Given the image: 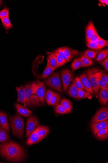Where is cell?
Returning a JSON list of instances; mask_svg holds the SVG:
<instances>
[{"instance_id":"12","label":"cell","mask_w":108,"mask_h":163,"mask_svg":"<svg viewBox=\"0 0 108 163\" xmlns=\"http://www.w3.org/2000/svg\"><path fill=\"white\" fill-rule=\"evenodd\" d=\"M0 126L9 133H10L8 117L3 111L0 110Z\"/></svg>"},{"instance_id":"20","label":"cell","mask_w":108,"mask_h":163,"mask_svg":"<svg viewBox=\"0 0 108 163\" xmlns=\"http://www.w3.org/2000/svg\"><path fill=\"white\" fill-rule=\"evenodd\" d=\"M62 49L65 55L70 60L78 54V52L76 50H72L69 48L63 47L62 48Z\"/></svg>"},{"instance_id":"26","label":"cell","mask_w":108,"mask_h":163,"mask_svg":"<svg viewBox=\"0 0 108 163\" xmlns=\"http://www.w3.org/2000/svg\"><path fill=\"white\" fill-rule=\"evenodd\" d=\"M61 98V94L56 92H53V96L50 101V105L54 106L57 105L59 104V102Z\"/></svg>"},{"instance_id":"32","label":"cell","mask_w":108,"mask_h":163,"mask_svg":"<svg viewBox=\"0 0 108 163\" xmlns=\"http://www.w3.org/2000/svg\"><path fill=\"white\" fill-rule=\"evenodd\" d=\"M55 56L57 61L58 65L59 67L62 66L65 64L67 62L56 51L53 53Z\"/></svg>"},{"instance_id":"16","label":"cell","mask_w":108,"mask_h":163,"mask_svg":"<svg viewBox=\"0 0 108 163\" xmlns=\"http://www.w3.org/2000/svg\"><path fill=\"white\" fill-rule=\"evenodd\" d=\"M15 107L18 113L21 115L26 117H29L32 114V112L30 110L25 108L24 106L20 104H16Z\"/></svg>"},{"instance_id":"22","label":"cell","mask_w":108,"mask_h":163,"mask_svg":"<svg viewBox=\"0 0 108 163\" xmlns=\"http://www.w3.org/2000/svg\"><path fill=\"white\" fill-rule=\"evenodd\" d=\"M96 138L99 140L106 139L108 137V129H103L99 130L96 135Z\"/></svg>"},{"instance_id":"39","label":"cell","mask_w":108,"mask_h":163,"mask_svg":"<svg viewBox=\"0 0 108 163\" xmlns=\"http://www.w3.org/2000/svg\"><path fill=\"white\" fill-rule=\"evenodd\" d=\"M101 38L97 32L96 31L93 36L87 41V42L97 43Z\"/></svg>"},{"instance_id":"38","label":"cell","mask_w":108,"mask_h":163,"mask_svg":"<svg viewBox=\"0 0 108 163\" xmlns=\"http://www.w3.org/2000/svg\"><path fill=\"white\" fill-rule=\"evenodd\" d=\"M10 9L6 5L5 6L3 9L0 11V19H1L6 17H9Z\"/></svg>"},{"instance_id":"45","label":"cell","mask_w":108,"mask_h":163,"mask_svg":"<svg viewBox=\"0 0 108 163\" xmlns=\"http://www.w3.org/2000/svg\"><path fill=\"white\" fill-rule=\"evenodd\" d=\"M100 64L104 66L106 70L108 71V58L100 61Z\"/></svg>"},{"instance_id":"30","label":"cell","mask_w":108,"mask_h":163,"mask_svg":"<svg viewBox=\"0 0 108 163\" xmlns=\"http://www.w3.org/2000/svg\"><path fill=\"white\" fill-rule=\"evenodd\" d=\"M2 23L6 30H8L13 29V26L10 20L9 17H6L1 19Z\"/></svg>"},{"instance_id":"35","label":"cell","mask_w":108,"mask_h":163,"mask_svg":"<svg viewBox=\"0 0 108 163\" xmlns=\"http://www.w3.org/2000/svg\"><path fill=\"white\" fill-rule=\"evenodd\" d=\"M108 55V50L107 49H106L104 50H102V51H100L95 61H100L107 57Z\"/></svg>"},{"instance_id":"48","label":"cell","mask_w":108,"mask_h":163,"mask_svg":"<svg viewBox=\"0 0 108 163\" xmlns=\"http://www.w3.org/2000/svg\"><path fill=\"white\" fill-rule=\"evenodd\" d=\"M3 1H1L0 0V6L2 4Z\"/></svg>"},{"instance_id":"13","label":"cell","mask_w":108,"mask_h":163,"mask_svg":"<svg viewBox=\"0 0 108 163\" xmlns=\"http://www.w3.org/2000/svg\"><path fill=\"white\" fill-rule=\"evenodd\" d=\"M42 139L40 137L37 133L35 129L30 135L28 137L27 144L28 145H30L38 143L42 141Z\"/></svg>"},{"instance_id":"25","label":"cell","mask_w":108,"mask_h":163,"mask_svg":"<svg viewBox=\"0 0 108 163\" xmlns=\"http://www.w3.org/2000/svg\"><path fill=\"white\" fill-rule=\"evenodd\" d=\"M26 105L27 106L40 105L39 100L35 95H32L28 99Z\"/></svg>"},{"instance_id":"6","label":"cell","mask_w":108,"mask_h":163,"mask_svg":"<svg viewBox=\"0 0 108 163\" xmlns=\"http://www.w3.org/2000/svg\"><path fill=\"white\" fill-rule=\"evenodd\" d=\"M38 88V84L35 82L28 84L24 87L25 99L24 105L25 107L27 106V102L28 99L31 95L35 94Z\"/></svg>"},{"instance_id":"17","label":"cell","mask_w":108,"mask_h":163,"mask_svg":"<svg viewBox=\"0 0 108 163\" xmlns=\"http://www.w3.org/2000/svg\"><path fill=\"white\" fill-rule=\"evenodd\" d=\"M99 101L102 105H106L107 104L108 101V91L107 90L101 88Z\"/></svg>"},{"instance_id":"15","label":"cell","mask_w":108,"mask_h":163,"mask_svg":"<svg viewBox=\"0 0 108 163\" xmlns=\"http://www.w3.org/2000/svg\"><path fill=\"white\" fill-rule=\"evenodd\" d=\"M39 136L42 140L46 138L49 133V128L46 126L39 125L35 129Z\"/></svg>"},{"instance_id":"5","label":"cell","mask_w":108,"mask_h":163,"mask_svg":"<svg viewBox=\"0 0 108 163\" xmlns=\"http://www.w3.org/2000/svg\"><path fill=\"white\" fill-rule=\"evenodd\" d=\"M61 75L63 90L65 92L67 91L71 82L74 79L73 73L69 69H65L61 71Z\"/></svg>"},{"instance_id":"1","label":"cell","mask_w":108,"mask_h":163,"mask_svg":"<svg viewBox=\"0 0 108 163\" xmlns=\"http://www.w3.org/2000/svg\"><path fill=\"white\" fill-rule=\"evenodd\" d=\"M0 154L7 160L14 162L23 160L25 156L24 149L13 141L0 144Z\"/></svg>"},{"instance_id":"28","label":"cell","mask_w":108,"mask_h":163,"mask_svg":"<svg viewBox=\"0 0 108 163\" xmlns=\"http://www.w3.org/2000/svg\"><path fill=\"white\" fill-rule=\"evenodd\" d=\"M61 104L64 107L68 113H71L72 109V105L69 99L65 98L62 99Z\"/></svg>"},{"instance_id":"33","label":"cell","mask_w":108,"mask_h":163,"mask_svg":"<svg viewBox=\"0 0 108 163\" xmlns=\"http://www.w3.org/2000/svg\"><path fill=\"white\" fill-rule=\"evenodd\" d=\"M96 77L108 84V75L105 72L100 70L96 73Z\"/></svg>"},{"instance_id":"7","label":"cell","mask_w":108,"mask_h":163,"mask_svg":"<svg viewBox=\"0 0 108 163\" xmlns=\"http://www.w3.org/2000/svg\"><path fill=\"white\" fill-rule=\"evenodd\" d=\"M108 119V110L106 107H103L96 112L93 117L91 122H98L103 121L107 120Z\"/></svg>"},{"instance_id":"41","label":"cell","mask_w":108,"mask_h":163,"mask_svg":"<svg viewBox=\"0 0 108 163\" xmlns=\"http://www.w3.org/2000/svg\"><path fill=\"white\" fill-rule=\"evenodd\" d=\"M97 78L98 85L99 88L107 90L108 91V84H107L105 82L102 81L99 78Z\"/></svg>"},{"instance_id":"34","label":"cell","mask_w":108,"mask_h":163,"mask_svg":"<svg viewBox=\"0 0 108 163\" xmlns=\"http://www.w3.org/2000/svg\"><path fill=\"white\" fill-rule=\"evenodd\" d=\"M54 111L56 113L59 114H65L69 113L61 104H58L56 105L54 109Z\"/></svg>"},{"instance_id":"19","label":"cell","mask_w":108,"mask_h":163,"mask_svg":"<svg viewBox=\"0 0 108 163\" xmlns=\"http://www.w3.org/2000/svg\"><path fill=\"white\" fill-rule=\"evenodd\" d=\"M47 63L54 70L59 68L57 61L53 53H51L48 56Z\"/></svg>"},{"instance_id":"44","label":"cell","mask_w":108,"mask_h":163,"mask_svg":"<svg viewBox=\"0 0 108 163\" xmlns=\"http://www.w3.org/2000/svg\"><path fill=\"white\" fill-rule=\"evenodd\" d=\"M99 46L100 47L104 48L105 47H108V41L105 40L101 38L97 42Z\"/></svg>"},{"instance_id":"21","label":"cell","mask_w":108,"mask_h":163,"mask_svg":"<svg viewBox=\"0 0 108 163\" xmlns=\"http://www.w3.org/2000/svg\"><path fill=\"white\" fill-rule=\"evenodd\" d=\"M78 88L76 87L75 84L73 83L68 91V93L73 98L79 99L77 95Z\"/></svg>"},{"instance_id":"4","label":"cell","mask_w":108,"mask_h":163,"mask_svg":"<svg viewBox=\"0 0 108 163\" xmlns=\"http://www.w3.org/2000/svg\"><path fill=\"white\" fill-rule=\"evenodd\" d=\"M99 71V69L92 68L88 70L86 72V75L89 81L94 93L96 95L98 94L99 87L98 85L96 74Z\"/></svg>"},{"instance_id":"14","label":"cell","mask_w":108,"mask_h":163,"mask_svg":"<svg viewBox=\"0 0 108 163\" xmlns=\"http://www.w3.org/2000/svg\"><path fill=\"white\" fill-rule=\"evenodd\" d=\"M96 31H97L94 26L92 21H90L87 26L86 30H85L87 42L93 36Z\"/></svg>"},{"instance_id":"10","label":"cell","mask_w":108,"mask_h":163,"mask_svg":"<svg viewBox=\"0 0 108 163\" xmlns=\"http://www.w3.org/2000/svg\"><path fill=\"white\" fill-rule=\"evenodd\" d=\"M39 85L37 91L35 94L38 98L40 102L42 105H44V96L46 93V88L44 84L42 82H37Z\"/></svg>"},{"instance_id":"2","label":"cell","mask_w":108,"mask_h":163,"mask_svg":"<svg viewBox=\"0 0 108 163\" xmlns=\"http://www.w3.org/2000/svg\"><path fill=\"white\" fill-rule=\"evenodd\" d=\"M9 120L11 129L14 135L21 137L24 131V122L23 118L18 114L14 116H10Z\"/></svg>"},{"instance_id":"24","label":"cell","mask_w":108,"mask_h":163,"mask_svg":"<svg viewBox=\"0 0 108 163\" xmlns=\"http://www.w3.org/2000/svg\"><path fill=\"white\" fill-rule=\"evenodd\" d=\"M54 70L47 63V66L40 77V79H45L47 78Z\"/></svg>"},{"instance_id":"8","label":"cell","mask_w":108,"mask_h":163,"mask_svg":"<svg viewBox=\"0 0 108 163\" xmlns=\"http://www.w3.org/2000/svg\"><path fill=\"white\" fill-rule=\"evenodd\" d=\"M39 121L35 116H33L28 119L26 125V137H27L38 125Z\"/></svg>"},{"instance_id":"47","label":"cell","mask_w":108,"mask_h":163,"mask_svg":"<svg viewBox=\"0 0 108 163\" xmlns=\"http://www.w3.org/2000/svg\"><path fill=\"white\" fill-rule=\"evenodd\" d=\"M105 4L106 5H108V0H105Z\"/></svg>"},{"instance_id":"40","label":"cell","mask_w":108,"mask_h":163,"mask_svg":"<svg viewBox=\"0 0 108 163\" xmlns=\"http://www.w3.org/2000/svg\"><path fill=\"white\" fill-rule=\"evenodd\" d=\"M78 89H84L83 84L79 77L77 76L73 81Z\"/></svg>"},{"instance_id":"43","label":"cell","mask_w":108,"mask_h":163,"mask_svg":"<svg viewBox=\"0 0 108 163\" xmlns=\"http://www.w3.org/2000/svg\"><path fill=\"white\" fill-rule=\"evenodd\" d=\"M57 52L62 58H63L67 62H69L71 61L69 58H68L66 56L63 50H62V48H59L57 50H56Z\"/></svg>"},{"instance_id":"23","label":"cell","mask_w":108,"mask_h":163,"mask_svg":"<svg viewBox=\"0 0 108 163\" xmlns=\"http://www.w3.org/2000/svg\"><path fill=\"white\" fill-rule=\"evenodd\" d=\"M83 63L82 67H87L92 66L94 64L92 59L89 58L87 56L82 54L80 57Z\"/></svg>"},{"instance_id":"18","label":"cell","mask_w":108,"mask_h":163,"mask_svg":"<svg viewBox=\"0 0 108 163\" xmlns=\"http://www.w3.org/2000/svg\"><path fill=\"white\" fill-rule=\"evenodd\" d=\"M17 92L18 93V98L17 102L24 104L25 99L24 88L22 85L15 88Z\"/></svg>"},{"instance_id":"36","label":"cell","mask_w":108,"mask_h":163,"mask_svg":"<svg viewBox=\"0 0 108 163\" xmlns=\"http://www.w3.org/2000/svg\"><path fill=\"white\" fill-rule=\"evenodd\" d=\"M53 92L50 89L48 90L45 93L44 96V100L48 105H50V101L52 98Z\"/></svg>"},{"instance_id":"11","label":"cell","mask_w":108,"mask_h":163,"mask_svg":"<svg viewBox=\"0 0 108 163\" xmlns=\"http://www.w3.org/2000/svg\"><path fill=\"white\" fill-rule=\"evenodd\" d=\"M79 78L82 82L84 88V89L86 90V91L91 94L94 95V92L93 88L86 74H83L79 76Z\"/></svg>"},{"instance_id":"37","label":"cell","mask_w":108,"mask_h":163,"mask_svg":"<svg viewBox=\"0 0 108 163\" xmlns=\"http://www.w3.org/2000/svg\"><path fill=\"white\" fill-rule=\"evenodd\" d=\"M99 51H94L91 50H88L84 53V54L92 59H95Z\"/></svg>"},{"instance_id":"29","label":"cell","mask_w":108,"mask_h":163,"mask_svg":"<svg viewBox=\"0 0 108 163\" xmlns=\"http://www.w3.org/2000/svg\"><path fill=\"white\" fill-rule=\"evenodd\" d=\"M9 138V136L6 131L0 126V143L6 141Z\"/></svg>"},{"instance_id":"31","label":"cell","mask_w":108,"mask_h":163,"mask_svg":"<svg viewBox=\"0 0 108 163\" xmlns=\"http://www.w3.org/2000/svg\"><path fill=\"white\" fill-rule=\"evenodd\" d=\"M77 95L78 98L80 99L88 98L91 97V94L86 91H85L82 89H78Z\"/></svg>"},{"instance_id":"27","label":"cell","mask_w":108,"mask_h":163,"mask_svg":"<svg viewBox=\"0 0 108 163\" xmlns=\"http://www.w3.org/2000/svg\"><path fill=\"white\" fill-rule=\"evenodd\" d=\"M83 63L80 58H77L73 62L71 67L73 71H75L78 69L82 67Z\"/></svg>"},{"instance_id":"46","label":"cell","mask_w":108,"mask_h":163,"mask_svg":"<svg viewBox=\"0 0 108 163\" xmlns=\"http://www.w3.org/2000/svg\"><path fill=\"white\" fill-rule=\"evenodd\" d=\"M99 1L102 4H105V0H100V1Z\"/></svg>"},{"instance_id":"9","label":"cell","mask_w":108,"mask_h":163,"mask_svg":"<svg viewBox=\"0 0 108 163\" xmlns=\"http://www.w3.org/2000/svg\"><path fill=\"white\" fill-rule=\"evenodd\" d=\"M91 128L94 135L95 136L96 133L101 129H108V120L103 121L92 122Z\"/></svg>"},{"instance_id":"49","label":"cell","mask_w":108,"mask_h":163,"mask_svg":"<svg viewBox=\"0 0 108 163\" xmlns=\"http://www.w3.org/2000/svg\"><path fill=\"white\" fill-rule=\"evenodd\" d=\"M0 163H2V162H0Z\"/></svg>"},{"instance_id":"42","label":"cell","mask_w":108,"mask_h":163,"mask_svg":"<svg viewBox=\"0 0 108 163\" xmlns=\"http://www.w3.org/2000/svg\"><path fill=\"white\" fill-rule=\"evenodd\" d=\"M87 46L95 50H98L104 48L99 46L97 43H87Z\"/></svg>"},{"instance_id":"3","label":"cell","mask_w":108,"mask_h":163,"mask_svg":"<svg viewBox=\"0 0 108 163\" xmlns=\"http://www.w3.org/2000/svg\"><path fill=\"white\" fill-rule=\"evenodd\" d=\"M43 82L47 86L56 90L61 93H63L61 88L60 74L59 72H54L50 77L43 81Z\"/></svg>"}]
</instances>
